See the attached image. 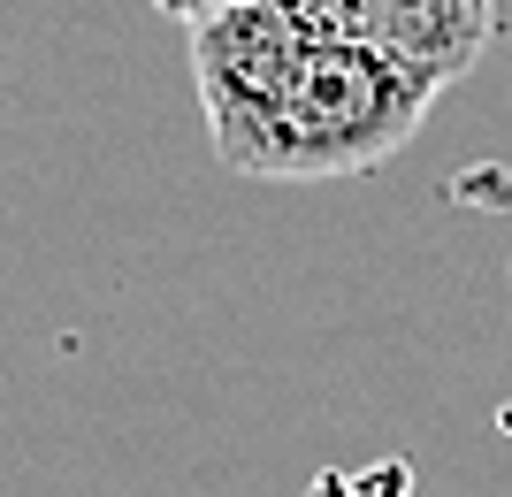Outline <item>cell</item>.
Listing matches in <instances>:
<instances>
[{
  "label": "cell",
  "instance_id": "6da1fadb",
  "mask_svg": "<svg viewBox=\"0 0 512 497\" xmlns=\"http://www.w3.org/2000/svg\"><path fill=\"white\" fill-rule=\"evenodd\" d=\"M192 85L214 161L253 184H337L413 146L436 85L306 23L283 0H237L192 23Z\"/></svg>",
  "mask_w": 512,
  "mask_h": 497
},
{
  "label": "cell",
  "instance_id": "7a4b0ae2",
  "mask_svg": "<svg viewBox=\"0 0 512 497\" xmlns=\"http://www.w3.org/2000/svg\"><path fill=\"white\" fill-rule=\"evenodd\" d=\"M306 23L337 31V39L383 54L390 69H406L421 85H459L497 31V0H283Z\"/></svg>",
  "mask_w": 512,
  "mask_h": 497
},
{
  "label": "cell",
  "instance_id": "3957f363",
  "mask_svg": "<svg viewBox=\"0 0 512 497\" xmlns=\"http://www.w3.org/2000/svg\"><path fill=\"white\" fill-rule=\"evenodd\" d=\"M161 16H176V23H207V16H222V8H237V0H153Z\"/></svg>",
  "mask_w": 512,
  "mask_h": 497
}]
</instances>
